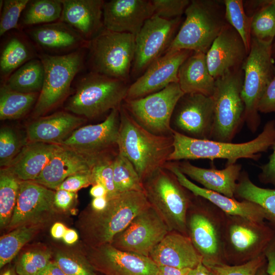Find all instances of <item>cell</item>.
<instances>
[{"instance_id": "1", "label": "cell", "mask_w": 275, "mask_h": 275, "mask_svg": "<svg viewBox=\"0 0 275 275\" xmlns=\"http://www.w3.org/2000/svg\"><path fill=\"white\" fill-rule=\"evenodd\" d=\"M173 151L168 161L199 159L213 161L227 160L226 166L235 164L238 159L258 160L275 142V120L268 121L263 130L254 139L244 143H233L211 140L193 139L173 130Z\"/></svg>"}, {"instance_id": "2", "label": "cell", "mask_w": 275, "mask_h": 275, "mask_svg": "<svg viewBox=\"0 0 275 275\" xmlns=\"http://www.w3.org/2000/svg\"><path fill=\"white\" fill-rule=\"evenodd\" d=\"M150 206L143 191H130L109 199L102 211L89 208L81 214L77 224L85 246L111 244L116 235Z\"/></svg>"}, {"instance_id": "3", "label": "cell", "mask_w": 275, "mask_h": 275, "mask_svg": "<svg viewBox=\"0 0 275 275\" xmlns=\"http://www.w3.org/2000/svg\"><path fill=\"white\" fill-rule=\"evenodd\" d=\"M119 111V152L132 163L143 182L168 161L173 151V137L156 135L145 129L122 104Z\"/></svg>"}, {"instance_id": "4", "label": "cell", "mask_w": 275, "mask_h": 275, "mask_svg": "<svg viewBox=\"0 0 275 275\" xmlns=\"http://www.w3.org/2000/svg\"><path fill=\"white\" fill-rule=\"evenodd\" d=\"M184 13L185 20L164 53L181 50L206 53L228 23L224 1L192 0Z\"/></svg>"}, {"instance_id": "5", "label": "cell", "mask_w": 275, "mask_h": 275, "mask_svg": "<svg viewBox=\"0 0 275 275\" xmlns=\"http://www.w3.org/2000/svg\"><path fill=\"white\" fill-rule=\"evenodd\" d=\"M226 216L219 208L199 196H194L187 210V236L207 267L227 264L223 250Z\"/></svg>"}, {"instance_id": "6", "label": "cell", "mask_w": 275, "mask_h": 275, "mask_svg": "<svg viewBox=\"0 0 275 275\" xmlns=\"http://www.w3.org/2000/svg\"><path fill=\"white\" fill-rule=\"evenodd\" d=\"M142 183L148 201L169 230L187 236L186 216L195 195L164 167L158 169Z\"/></svg>"}, {"instance_id": "7", "label": "cell", "mask_w": 275, "mask_h": 275, "mask_svg": "<svg viewBox=\"0 0 275 275\" xmlns=\"http://www.w3.org/2000/svg\"><path fill=\"white\" fill-rule=\"evenodd\" d=\"M129 86L127 81L91 71L80 78L65 109L85 119L96 118L119 108Z\"/></svg>"}, {"instance_id": "8", "label": "cell", "mask_w": 275, "mask_h": 275, "mask_svg": "<svg viewBox=\"0 0 275 275\" xmlns=\"http://www.w3.org/2000/svg\"><path fill=\"white\" fill-rule=\"evenodd\" d=\"M272 44V42L252 37L249 52L242 65L241 95L245 107L244 121L253 133L261 123L258 108L259 101L274 73Z\"/></svg>"}, {"instance_id": "9", "label": "cell", "mask_w": 275, "mask_h": 275, "mask_svg": "<svg viewBox=\"0 0 275 275\" xmlns=\"http://www.w3.org/2000/svg\"><path fill=\"white\" fill-rule=\"evenodd\" d=\"M243 80L242 67L215 79L211 96L214 124L211 140L232 142L244 123L245 107L241 95Z\"/></svg>"}, {"instance_id": "10", "label": "cell", "mask_w": 275, "mask_h": 275, "mask_svg": "<svg viewBox=\"0 0 275 275\" xmlns=\"http://www.w3.org/2000/svg\"><path fill=\"white\" fill-rule=\"evenodd\" d=\"M274 236V231L265 221L226 214L223 238L226 263L240 265L264 254Z\"/></svg>"}, {"instance_id": "11", "label": "cell", "mask_w": 275, "mask_h": 275, "mask_svg": "<svg viewBox=\"0 0 275 275\" xmlns=\"http://www.w3.org/2000/svg\"><path fill=\"white\" fill-rule=\"evenodd\" d=\"M44 70L43 85L33 112L36 119L51 111L68 96L71 83L84 66L79 50L62 55L42 54L39 57Z\"/></svg>"}, {"instance_id": "12", "label": "cell", "mask_w": 275, "mask_h": 275, "mask_svg": "<svg viewBox=\"0 0 275 275\" xmlns=\"http://www.w3.org/2000/svg\"><path fill=\"white\" fill-rule=\"evenodd\" d=\"M135 36L103 29L89 42L92 71L125 81L134 58Z\"/></svg>"}, {"instance_id": "13", "label": "cell", "mask_w": 275, "mask_h": 275, "mask_svg": "<svg viewBox=\"0 0 275 275\" xmlns=\"http://www.w3.org/2000/svg\"><path fill=\"white\" fill-rule=\"evenodd\" d=\"M119 108L112 110L101 123L76 129L59 145L72 149L96 163L114 159L119 153Z\"/></svg>"}, {"instance_id": "14", "label": "cell", "mask_w": 275, "mask_h": 275, "mask_svg": "<svg viewBox=\"0 0 275 275\" xmlns=\"http://www.w3.org/2000/svg\"><path fill=\"white\" fill-rule=\"evenodd\" d=\"M184 93L178 83L141 98L125 99L122 105L141 126L151 133L172 136L171 120L175 107Z\"/></svg>"}, {"instance_id": "15", "label": "cell", "mask_w": 275, "mask_h": 275, "mask_svg": "<svg viewBox=\"0 0 275 275\" xmlns=\"http://www.w3.org/2000/svg\"><path fill=\"white\" fill-rule=\"evenodd\" d=\"M214 103L211 96L184 94L175 107L171 120L173 130L187 137L211 140Z\"/></svg>"}, {"instance_id": "16", "label": "cell", "mask_w": 275, "mask_h": 275, "mask_svg": "<svg viewBox=\"0 0 275 275\" xmlns=\"http://www.w3.org/2000/svg\"><path fill=\"white\" fill-rule=\"evenodd\" d=\"M181 17L166 19L153 15L146 21L135 36V50L131 73L142 74L162 56L175 37Z\"/></svg>"}, {"instance_id": "17", "label": "cell", "mask_w": 275, "mask_h": 275, "mask_svg": "<svg viewBox=\"0 0 275 275\" xmlns=\"http://www.w3.org/2000/svg\"><path fill=\"white\" fill-rule=\"evenodd\" d=\"M170 231L150 205L116 235L111 244L121 251L149 257L153 250Z\"/></svg>"}, {"instance_id": "18", "label": "cell", "mask_w": 275, "mask_h": 275, "mask_svg": "<svg viewBox=\"0 0 275 275\" xmlns=\"http://www.w3.org/2000/svg\"><path fill=\"white\" fill-rule=\"evenodd\" d=\"M84 253L96 272L103 275H156L157 266L149 257L119 250L111 244L85 246Z\"/></svg>"}, {"instance_id": "19", "label": "cell", "mask_w": 275, "mask_h": 275, "mask_svg": "<svg viewBox=\"0 0 275 275\" xmlns=\"http://www.w3.org/2000/svg\"><path fill=\"white\" fill-rule=\"evenodd\" d=\"M55 191L32 181H20L16 204L6 228L10 231L30 224H46L56 212Z\"/></svg>"}, {"instance_id": "20", "label": "cell", "mask_w": 275, "mask_h": 275, "mask_svg": "<svg viewBox=\"0 0 275 275\" xmlns=\"http://www.w3.org/2000/svg\"><path fill=\"white\" fill-rule=\"evenodd\" d=\"M193 52L181 50L163 54L129 85L125 99L145 97L163 89L171 84L178 83L179 69Z\"/></svg>"}, {"instance_id": "21", "label": "cell", "mask_w": 275, "mask_h": 275, "mask_svg": "<svg viewBox=\"0 0 275 275\" xmlns=\"http://www.w3.org/2000/svg\"><path fill=\"white\" fill-rule=\"evenodd\" d=\"M248 54L240 35L227 23L206 53L209 72L215 79L237 69L242 67Z\"/></svg>"}, {"instance_id": "22", "label": "cell", "mask_w": 275, "mask_h": 275, "mask_svg": "<svg viewBox=\"0 0 275 275\" xmlns=\"http://www.w3.org/2000/svg\"><path fill=\"white\" fill-rule=\"evenodd\" d=\"M154 15L151 1L112 0L103 7L104 29L136 36L147 20Z\"/></svg>"}, {"instance_id": "23", "label": "cell", "mask_w": 275, "mask_h": 275, "mask_svg": "<svg viewBox=\"0 0 275 275\" xmlns=\"http://www.w3.org/2000/svg\"><path fill=\"white\" fill-rule=\"evenodd\" d=\"M63 10L59 20L66 23L90 42L103 29L102 0H61Z\"/></svg>"}, {"instance_id": "24", "label": "cell", "mask_w": 275, "mask_h": 275, "mask_svg": "<svg viewBox=\"0 0 275 275\" xmlns=\"http://www.w3.org/2000/svg\"><path fill=\"white\" fill-rule=\"evenodd\" d=\"M157 266L194 269L202 258L188 236L170 231L155 246L149 257Z\"/></svg>"}, {"instance_id": "25", "label": "cell", "mask_w": 275, "mask_h": 275, "mask_svg": "<svg viewBox=\"0 0 275 275\" xmlns=\"http://www.w3.org/2000/svg\"><path fill=\"white\" fill-rule=\"evenodd\" d=\"M164 167L173 172L180 184L195 196L206 199L226 214L238 215L256 222L265 221L263 210L258 204L245 200L240 201L197 185L179 171L175 162L168 161Z\"/></svg>"}, {"instance_id": "26", "label": "cell", "mask_w": 275, "mask_h": 275, "mask_svg": "<svg viewBox=\"0 0 275 275\" xmlns=\"http://www.w3.org/2000/svg\"><path fill=\"white\" fill-rule=\"evenodd\" d=\"M96 163L82 154L59 145L42 172L33 181L57 190L67 178L77 173L91 171Z\"/></svg>"}, {"instance_id": "27", "label": "cell", "mask_w": 275, "mask_h": 275, "mask_svg": "<svg viewBox=\"0 0 275 275\" xmlns=\"http://www.w3.org/2000/svg\"><path fill=\"white\" fill-rule=\"evenodd\" d=\"M179 171L187 178L199 183L203 188L231 198H235L236 184L242 171V166L235 163L223 169L196 167L187 160L175 161Z\"/></svg>"}, {"instance_id": "28", "label": "cell", "mask_w": 275, "mask_h": 275, "mask_svg": "<svg viewBox=\"0 0 275 275\" xmlns=\"http://www.w3.org/2000/svg\"><path fill=\"white\" fill-rule=\"evenodd\" d=\"M86 119L60 111L35 119L26 129L29 142L60 145L86 122Z\"/></svg>"}, {"instance_id": "29", "label": "cell", "mask_w": 275, "mask_h": 275, "mask_svg": "<svg viewBox=\"0 0 275 275\" xmlns=\"http://www.w3.org/2000/svg\"><path fill=\"white\" fill-rule=\"evenodd\" d=\"M59 145L29 142L5 169L20 181H34L52 158Z\"/></svg>"}, {"instance_id": "30", "label": "cell", "mask_w": 275, "mask_h": 275, "mask_svg": "<svg viewBox=\"0 0 275 275\" xmlns=\"http://www.w3.org/2000/svg\"><path fill=\"white\" fill-rule=\"evenodd\" d=\"M31 38L44 49L54 52L78 50L87 46L85 40L66 23L59 20L41 24L29 30Z\"/></svg>"}, {"instance_id": "31", "label": "cell", "mask_w": 275, "mask_h": 275, "mask_svg": "<svg viewBox=\"0 0 275 275\" xmlns=\"http://www.w3.org/2000/svg\"><path fill=\"white\" fill-rule=\"evenodd\" d=\"M178 78L180 88L184 94L212 95L215 79L209 72L206 53L194 52L180 66Z\"/></svg>"}, {"instance_id": "32", "label": "cell", "mask_w": 275, "mask_h": 275, "mask_svg": "<svg viewBox=\"0 0 275 275\" xmlns=\"http://www.w3.org/2000/svg\"><path fill=\"white\" fill-rule=\"evenodd\" d=\"M237 200L248 201L259 205L265 214V221L275 232V189L265 188L255 185L249 173L242 170L235 191Z\"/></svg>"}, {"instance_id": "33", "label": "cell", "mask_w": 275, "mask_h": 275, "mask_svg": "<svg viewBox=\"0 0 275 275\" xmlns=\"http://www.w3.org/2000/svg\"><path fill=\"white\" fill-rule=\"evenodd\" d=\"M245 11L252 17V37L273 42L275 38V0L243 2Z\"/></svg>"}, {"instance_id": "34", "label": "cell", "mask_w": 275, "mask_h": 275, "mask_svg": "<svg viewBox=\"0 0 275 275\" xmlns=\"http://www.w3.org/2000/svg\"><path fill=\"white\" fill-rule=\"evenodd\" d=\"M44 77V67L41 60L32 59L8 77L4 85L10 89L20 93H40Z\"/></svg>"}, {"instance_id": "35", "label": "cell", "mask_w": 275, "mask_h": 275, "mask_svg": "<svg viewBox=\"0 0 275 275\" xmlns=\"http://www.w3.org/2000/svg\"><path fill=\"white\" fill-rule=\"evenodd\" d=\"M43 224H30L18 227L0 238V268L10 263L22 247L43 228Z\"/></svg>"}, {"instance_id": "36", "label": "cell", "mask_w": 275, "mask_h": 275, "mask_svg": "<svg viewBox=\"0 0 275 275\" xmlns=\"http://www.w3.org/2000/svg\"><path fill=\"white\" fill-rule=\"evenodd\" d=\"M39 93H23L13 91L4 84L0 90V120L19 119L36 103Z\"/></svg>"}, {"instance_id": "37", "label": "cell", "mask_w": 275, "mask_h": 275, "mask_svg": "<svg viewBox=\"0 0 275 275\" xmlns=\"http://www.w3.org/2000/svg\"><path fill=\"white\" fill-rule=\"evenodd\" d=\"M62 10L61 0L30 1L24 10L22 23L31 26L54 22L60 20Z\"/></svg>"}, {"instance_id": "38", "label": "cell", "mask_w": 275, "mask_h": 275, "mask_svg": "<svg viewBox=\"0 0 275 275\" xmlns=\"http://www.w3.org/2000/svg\"><path fill=\"white\" fill-rule=\"evenodd\" d=\"M20 180L5 169L0 172V226H8L16 204Z\"/></svg>"}, {"instance_id": "39", "label": "cell", "mask_w": 275, "mask_h": 275, "mask_svg": "<svg viewBox=\"0 0 275 275\" xmlns=\"http://www.w3.org/2000/svg\"><path fill=\"white\" fill-rule=\"evenodd\" d=\"M31 59L32 53L26 44L17 37L11 38L1 52V74L9 77L16 69Z\"/></svg>"}, {"instance_id": "40", "label": "cell", "mask_w": 275, "mask_h": 275, "mask_svg": "<svg viewBox=\"0 0 275 275\" xmlns=\"http://www.w3.org/2000/svg\"><path fill=\"white\" fill-rule=\"evenodd\" d=\"M114 180L119 194L130 191L144 192L142 180L132 163L119 153L113 161Z\"/></svg>"}, {"instance_id": "41", "label": "cell", "mask_w": 275, "mask_h": 275, "mask_svg": "<svg viewBox=\"0 0 275 275\" xmlns=\"http://www.w3.org/2000/svg\"><path fill=\"white\" fill-rule=\"evenodd\" d=\"M225 18L240 35L249 53L251 40L252 17L246 13L242 0H224Z\"/></svg>"}, {"instance_id": "42", "label": "cell", "mask_w": 275, "mask_h": 275, "mask_svg": "<svg viewBox=\"0 0 275 275\" xmlns=\"http://www.w3.org/2000/svg\"><path fill=\"white\" fill-rule=\"evenodd\" d=\"M53 261L66 275H97L84 253L71 249H60Z\"/></svg>"}, {"instance_id": "43", "label": "cell", "mask_w": 275, "mask_h": 275, "mask_svg": "<svg viewBox=\"0 0 275 275\" xmlns=\"http://www.w3.org/2000/svg\"><path fill=\"white\" fill-rule=\"evenodd\" d=\"M51 253L45 249L25 252L18 258L15 268L18 275H35L51 261Z\"/></svg>"}, {"instance_id": "44", "label": "cell", "mask_w": 275, "mask_h": 275, "mask_svg": "<svg viewBox=\"0 0 275 275\" xmlns=\"http://www.w3.org/2000/svg\"><path fill=\"white\" fill-rule=\"evenodd\" d=\"M18 135L9 127L0 129V166L7 167L18 154L22 147Z\"/></svg>"}, {"instance_id": "45", "label": "cell", "mask_w": 275, "mask_h": 275, "mask_svg": "<svg viewBox=\"0 0 275 275\" xmlns=\"http://www.w3.org/2000/svg\"><path fill=\"white\" fill-rule=\"evenodd\" d=\"M30 1L5 0L0 19V36L8 31L19 29L18 20Z\"/></svg>"}, {"instance_id": "46", "label": "cell", "mask_w": 275, "mask_h": 275, "mask_svg": "<svg viewBox=\"0 0 275 275\" xmlns=\"http://www.w3.org/2000/svg\"><path fill=\"white\" fill-rule=\"evenodd\" d=\"M113 160H106L96 163L91 170L92 185L95 184L102 185L107 192L109 200L119 194L114 180Z\"/></svg>"}, {"instance_id": "47", "label": "cell", "mask_w": 275, "mask_h": 275, "mask_svg": "<svg viewBox=\"0 0 275 275\" xmlns=\"http://www.w3.org/2000/svg\"><path fill=\"white\" fill-rule=\"evenodd\" d=\"M267 260L265 254L240 265L219 264L208 267L214 275H255Z\"/></svg>"}, {"instance_id": "48", "label": "cell", "mask_w": 275, "mask_h": 275, "mask_svg": "<svg viewBox=\"0 0 275 275\" xmlns=\"http://www.w3.org/2000/svg\"><path fill=\"white\" fill-rule=\"evenodd\" d=\"M154 15L166 19L181 17L190 3L189 0H152Z\"/></svg>"}, {"instance_id": "49", "label": "cell", "mask_w": 275, "mask_h": 275, "mask_svg": "<svg viewBox=\"0 0 275 275\" xmlns=\"http://www.w3.org/2000/svg\"><path fill=\"white\" fill-rule=\"evenodd\" d=\"M91 170L70 176L59 185L57 190L63 189L76 193L82 188L92 185Z\"/></svg>"}, {"instance_id": "50", "label": "cell", "mask_w": 275, "mask_h": 275, "mask_svg": "<svg viewBox=\"0 0 275 275\" xmlns=\"http://www.w3.org/2000/svg\"><path fill=\"white\" fill-rule=\"evenodd\" d=\"M258 111L275 114V68L273 77L264 91L258 104Z\"/></svg>"}, {"instance_id": "51", "label": "cell", "mask_w": 275, "mask_h": 275, "mask_svg": "<svg viewBox=\"0 0 275 275\" xmlns=\"http://www.w3.org/2000/svg\"><path fill=\"white\" fill-rule=\"evenodd\" d=\"M270 149L272 151L268 161L259 167L261 172L258 179L262 183L272 185L275 189V142Z\"/></svg>"}, {"instance_id": "52", "label": "cell", "mask_w": 275, "mask_h": 275, "mask_svg": "<svg viewBox=\"0 0 275 275\" xmlns=\"http://www.w3.org/2000/svg\"><path fill=\"white\" fill-rule=\"evenodd\" d=\"M76 193L63 189L56 190L54 196V204L56 208L62 210H67L73 204L75 198Z\"/></svg>"}, {"instance_id": "53", "label": "cell", "mask_w": 275, "mask_h": 275, "mask_svg": "<svg viewBox=\"0 0 275 275\" xmlns=\"http://www.w3.org/2000/svg\"><path fill=\"white\" fill-rule=\"evenodd\" d=\"M267 260L266 270L269 275H275V236L264 253Z\"/></svg>"}, {"instance_id": "54", "label": "cell", "mask_w": 275, "mask_h": 275, "mask_svg": "<svg viewBox=\"0 0 275 275\" xmlns=\"http://www.w3.org/2000/svg\"><path fill=\"white\" fill-rule=\"evenodd\" d=\"M190 270L168 266H157L156 275H188Z\"/></svg>"}, {"instance_id": "55", "label": "cell", "mask_w": 275, "mask_h": 275, "mask_svg": "<svg viewBox=\"0 0 275 275\" xmlns=\"http://www.w3.org/2000/svg\"><path fill=\"white\" fill-rule=\"evenodd\" d=\"M35 275H66L53 261H51L48 265Z\"/></svg>"}, {"instance_id": "56", "label": "cell", "mask_w": 275, "mask_h": 275, "mask_svg": "<svg viewBox=\"0 0 275 275\" xmlns=\"http://www.w3.org/2000/svg\"><path fill=\"white\" fill-rule=\"evenodd\" d=\"M68 228L61 222H56L50 229L51 236L56 239L62 238Z\"/></svg>"}, {"instance_id": "57", "label": "cell", "mask_w": 275, "mask_h": 275, "mask_svg": "<svg viewBox=\"0 0 275 275\" xmlns=\"http://www.w3.org/2000/svg\"><path fill=\"white\" fill-rule=\"evenodd\" d=\"M108 203V200L105 197L94 198L92 200L89 208L95 211H101L106 207Z\"/></svg>"}, {"instance_id": "58", "label": "cell", "mask_w": 275, "mask_h": 275, "mask_svg": "<svg viewBox=\"0 0 275 275\" xmlns=\"http://www.w3.org/2000/svg\"><path fill=\"white\" fill-rule=\"evenodd\" d=\"M90 194L93 198H107V192L106 188L100 184H95L92 185L90 190Z\"/></svg>"}, {"instance_id": "59", "label": "cell", "mask_w": 275, "mask_h": 275, "mask_svg": "<svg viewBox=\"0 0 275 275\" xmlns=\"http://www.w3.org/2000/svg\"><path fill=\"white\" fill-rule=\"evenodd\" d=\"M62 239L65 243L71 245L75 243L78 240V235L75 230L67 228Z\"/></svg>"}, {"instance_id": "60", "label": "cell", "mask_w": 275, "mask_h": 275, "mask_svg": "<svg viewBox=\"0 0 275 275\" xmlns=\"http://www.w3.org/2000/svg\"><path fill=\"white\" fill-rule=\"evenodd\" d=\"M188 275H214L211 271L202 263L190 270Z\"/></svg>"}, {"instance_id": "61", "label": "cell", "mask_w": 275, "mask_h": 275, "mask_svg": "<svg viewBox=\"0 0 275 275\" xmlns=\"http://www.w3.org/2000/svg\"><path fill=\"white\" fill-rule=\"evenodd\" d=\"M1 275H18L14 267H9L1 272Z\"/></svg>"}, {"instance_id": "62", "label": "cell", "mask_w": 275, "mask_h": 275, "mask_svg": "<svg viewBox=\"0 0 275 275\" xmlns=\"http://www.w3.org/2000/svg\"><path fill=\"white\" fill-rule=\"evenodd\" d=\"M266 267L267 262L258 270L255 275H269L267 272Z\"/></svg>"}, {"instance_id": "63", "label": "cell", "mask_w": 275, "mask_h": 275, "mask_svg": "<svg viewBox=\"0 0 275 275\" xmlns=\"http://www.w3.org/2000/svg\"><path fill=\"white\" fill-rule=\"evenodd\" d=\"M272 56L274 60H275V40L273 41L272 44Z\"/></svg>"}]
</instances>
